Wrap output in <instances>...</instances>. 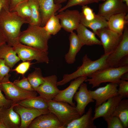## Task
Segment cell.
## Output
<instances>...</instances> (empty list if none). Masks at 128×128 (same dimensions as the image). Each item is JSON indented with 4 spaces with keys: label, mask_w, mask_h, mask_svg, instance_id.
I'll return each mask as SVG.
<instances>
[{
    "label": "cell",
    "mask_w": 128,
    "mask_h": 128,
    "mask_svg": "<svg viewBox=\"0 0 128 128\" xmlns=\"http://www.w3.org/2000/svg\"><path fill=\"white\" fill-rule=\"evenodd\" d=\"M27 22L16 11H10L9 8H3L0 11V28L6 37L7 44L12 46L18 41L22 25Z\"/></svg>",
    "instance_id": "obj_1"
},
{
    "label": "cell",
    "mask_w": 128,
    "mask_h": 128,
    "mask_svg": "<svg viewBox=\"0 0 128 128\" xmlns=\"http://www.w3.org/2000/svg\"><path fill=\"white\" fill-rule=\"evenodd\" d=\"M109 55L104 54L99 58L94 61L91 60L87 55H85L82 58V65L78 67L77 70L73 73L64 75L62 79L57 81V86L64 85L79 77H88L98 70L109 67L107 63V60Z\"/></svg>",
    "instance_id": "obj_2"
},
{
    "label": "cell",
    "mask_w": 128,
    "mask_h": 128,
    "mask_svg": "<svg viewBox=\"0 0 128 128\" xmlns=\"http://www.w3.org/2000/svg\"><path fill=\"white\" fill-rule=\"evenodd\" d=\"M51 37L44 27L29 24L26 30L21 32L18 40L25 45L47 51L48 42Z\"/></svg>",
    "instance_id": "obj_3"
},
{
    "label": "cell",
    "mask_w": 128,
    "mask_h": 128,
    "mask_svg": "<svg viewBox=\"0 0 128 128\" xmlns=\"http://www.w3.org/2000/svg\"><path fill=\"white\" fill-rule=\"evenodd\" d=\"M128 72V66L119 67H108L100 69L92 74L86 82L91 85L93 88L99 86L102 83L110 82L118 84L121 76Z\"/></svg>",
    "instance_id": "obj_4"
},
{
    "label": "cell",
    "mask_w": 128,
    "mask_h": 128,
    "mask_svg": "<svg viewBox=\"0 0 128 128\" xmlns=\"http://www.w3.org/2000/svg\"><path fill=\"white\" fill-rule=\"evenodd\" d=\"M50 112L54 114L64 126L81 116L76 108L65 102L46 101Z\"/></svg>",
    "instance_id": "obj_5"
},
{
    "label": "cell",
    "mask_w": 128,
    "mask_h": 128,
    "mask_svg": "<svg viewBox=\"0 0 128 128\" xmlns=\"http://www.w3.org/2000/svg\"><path fill=\"white\" fill-rule=\"evenodd\" d=\"M12 47L20 60L23 61L35 60L38 63H49L48 51L24 45L19 41Z\"/></svg>",
    "instance_id": "obj_6"
},
{
    "label": "cell",
    "mask_w": 128,
    "mask_h": 128,
    "mask_svg": "<svg viewBox=\"0 0 128 128\" xmlns=\"http://www.w3.org/2000/svg\"><path fill=\"white\" fill-rule=\"evenodd\" d=\"M10 76L9 74L0 82L1 89L4 92L7 99L17 103L23 100L37 96L38 93L36 91H25L16 86L9 81Z\"/></svg>",
    "instance_id": "obj_7"
},
{
    "label": "cell",
    "mask_w": 128,
    "mask_h": 128,
    "mask_svg": "<svg viewBox=\"0 0 128 128\" xmlns=\"http://www.w3.org/2000/svg\"><path fill=\"white\" fill-rule=\"evenodd\" d=\"M95 34L100 38L105 54H110L113 52L119 44L122 36L108 27L98 30Z\"/></svg>",
    "instance_id": "obj_8"
},
{
    "label": "cell",
    "mask_w": 128,
    "mask_h": 128,
    "mask_svg": "<svg viewBox=\"0 0 128 128\" xmlns=\"http://www.w3.org/2000/svg\"><path fill=\"white\" fill-rule=\"evenodd\" d=\"M128 12V6L123 0H105L99 4L97 14L107 21L112 16Z\"/></svg>",
    "instance_id": "obj_9"
},
{
    "label": "cell",
    "mask_w": 128,
    "mask_h": 128,
    "mask_svg": "<svg viewBox=\"0 0 128 128\" xmlns=\"http://www.w3.org/2000/svg\"><path fill=\"white\" fill-rule=\"evenodd\" d=\"M127 55H128V29L127 26L119 44L107 58V63L108 67H117L120 60Z\"/></svg>",
    "instance_id": "obj_10"
},
{
    "label": "cell",
    "mask_w": 128,
    "mask_h": 128,
    "mask_svg": "<svg viewBox=\"0 0 128 128\" xmlns=\"http://www.w3.org/2000/svg\"><path fill=\"white\" fill-rule=\"evenodd\" d=\"M59 13L56 15L60 20L62 28L70 33L76 30L80 23V13L77 10L66 9Z\"/></svg>",
    "instance_id": "obj_11"
},
{
    "label": "cell",
    "mask_w": 128,
    "mask_h": 128,
    "mask_svg": "<svg viewBox=\"0 0 128 128\" xmlns=\"http://www.w3.org/2000/svg\"><path fill=\"white\" fill-rule=\"evenodd\" d=\"M14 110L19 115L21 119L20 128H28L32 121L36 117L50 112L48 108L39 109L27 108L17 104L14 107Z\"/></svg>",
    "instance_id": "obj_12"
},
{
    "label": "cell",
    "mask_w": 128,
    "mask_h": 128,
    "mask_svg": "<svg viewBox=\"0 0 128 128\" xmlns=\"http://www.w3.org/2000/svg\"><path fill=\"white\" fill-rule=\"evenodd\" d=\"M57 77L53 75L44 77L43 83L35 90L45 101L53 99L60 90L57 85Z\"/></svg>",
    "instance_id": "obj_13"
},
{
    "label": "cell",
    "mask_w": 128,
    "mask_h": 128,
    "mask_svg": "<svg viewBox=\"0 0 128 128\" xmlns=\"http://www.w3.org/2000/svg\"><path fill=\"white\" fill-rule=\"evenodd\" d=\"M118 84L110 83L94 91L89 90L93 99L95 100V108L110 98L118 95Z\"/></svg>",
    "instance_id": "obj_14"
},
{
    "label": "cell",
    "mask_w": 128,
    "mask_h": 128,
    "mask_svg": "<svg viewBox=\"0 0 128 128\" xmlns=\"http://www.w3.org/2000/svg\"><path fill=\"white\" fill-rule=\"evenodd\" d=\"M87 79V77L82 76L74 79L67 88L60 90L58 94L52 100L66 102L72 106H76L75 103L73 101L74 96L81 84L85 81Z\"/></svg>",
    "instance_id": "obj_15"
},
{
    "label": "cell",
    "mask_w": 128,
    "mask_h": 128,
    "mask_svg": "<svg viewBox=\"0 0 128 128\" xmlns=\"http://www.w3.org/2000/svg\"><path fill=\"white\" fill-rule=\"evenodd\" d=\"M28 128H65L56 116L50 112L36 117Z\"/></svg>",
    "instance_id": "obj_16"
},
{
    "label": "cell",
    "mask_w": 128,
    "mask_h": 128,
    "mask_svg": "<svg viewBox=\"0 0 128 128\" xmlns=\"http://www.w3.org/2000/svg\"><path fill=\"white\" fill-rule=\"evenodd\" d=\"M73 98L77 103L76 107L81 116L85 113L87 105L95 101L88 89L87 85L84 82L80 85L78 90L76 92Z\"/></svg>",
    "instance_id": "obj_17"
},
{
    "label": "cell",
    "mask_w": 128,
    "mask_h": 128,
    "mask_svg": "<svg viewBox=\"0 0 128 128\" xmlns=\"http://www.w3.org/2000/svg\"><path fill=\"white\" fill-rule=\"evenodd\" d=\"M17 103L13 102L9 107L0 109V121L6 128H19L21 124L19 114L14 110Z\"/></svg>",
    "instance_id": "obj_18"
},
{
    "label": "cell",
    "mask_w": 128,
    "mask_h": 128,
    "mask_svg": "<svg viewBox=\"0 0 128 128\" xmlns=\"http://www.w3.org/2000/svg\"><path fill=\"white\" fill-rule=\"evenodd\" d=\"M123 98L118 95L110 98L95 108L93 120L100 117L104 118L112 115L117 105Z\"/></svg>",
    "instance_id": "obj_19"
},
{
    "label": "cell",
    "mask_w": 128,
    "mask_h": 128,
    "mask_svg": "<svg viewBox=\"0 0 128 128\" xmlns=\"http://www.w3.org/2000/svg\"><path fill=\"white\" fill-rule=\"evenodd\" d=\"M42 19L41 26L44 27L49 19L61 9V4L55 3L54 0H37Z\"/></svg>",
    "instance_id": "obj_20"
},
{
    "label": "cell",
    "mask_w": 128,
    "mask_h": 128,
    "mask_svg": "<svg viewBox=\"0 0 128 128\" xmlns=\"http://www.w3.org/2000/svg\"><path fill=\"white\" fill-rule=\"evenodd\" d=\"M107 21L109 29L122 35L128 24V14L126 13L116 14L111 16Z\"/></svg>",
    "instance_id": "obj_21"
},
{
    "label": "cell",
    "mask_w": 128,
    "mask_h": 128,
    "mask_svg": "<svg viewBox=\"0 0 128 128\" xmlns=\"http://www.w3.org/2000/svg\"><path fill=\"white\" fill-rule=\"evenodd\" d=\"M69 40V48L68 52L65 55L64 58L67 63L71 64L75 62L77 54L83 45L77 34L73 32H70Z\"/></svg>",
    "instance_id": "obj_22"
},
{
    "label": "cell",
    "mask_w": 128,
    "mask_h": 128,
    "mask_svg": "<svg viewBox=\"0 0 128 128\" xmlns=\"http://www.w3.org/2000/svg\"><path fill=\"white\" fill-rule=\"evenodd\" d=\"M92 109L90 107L86 113L71 122L65 128H96L92 115Z\"/></svg>",
    "instance_id": "obj_23"
},
{
    "label": "cell",
    "mask_w": 128,
    "mask_h": 128,
    "mask_svg": "<svg viewBox=\"0 0 128 128\" xmlns=\"http://www.w3.org/2000/svg\"><path fill=\"white\" fill-rule=\"evenodd\" d=\"M77 34L83 46L102 45L100 40L93 32L80 23L76 30Z\"/></svg>",
    "instance_id": "obj_24"
},
{
    "label": "cell",
    "mask_w": 128,
    "mask_h": 128,
    "mask_svg": "<svg viewBox=\"0 0 128 128\" xmlns=\"http://www.w3.org/2000/svg\"><path fill=\"white\" fill-rule=\"evenodd\" d=\"M16 54L13 47L6 43L0 47V58L3 59L6 65L10 68L20 60Z\"/></svg>",
    "instance_id": "obj_25"
},
{
    "label": "cell",
    "mask_w": 128,
    "mask_h": 128,
    "mask_svg": "<svg viewBox=\"0 0 128 128\" xmlns=\"http://www.w3.org/2000/svg\"><path fill=\"white\" fill-rule=\"evenodd\" d=\"M80 14V23L91 29L95 33L98 30L108 27L107 21L97 14L93 19L89 20L86 19L81 13Z\"/></svg>",
    "instance_id": "obj_26"
},
{
    "label": "cell",
    "mask_w": 128,
    "mask_h": 128,
    "mask_svg": "<svg viewBox=\"0 0 128 128\" xmlns=\"http://www.w3.org/2000/svg\"><path fill=\"white\" fill-rule=\"evenodd\" d=\"M112 115L120 119L124 128H128V99H122L115 108Z\"/></svg>",
    "instance_id": "obj_27"
},
{
    "label": "cell",
    "mask_w": 128,
    "mask_h": 128,
    "mask_svg": "<svg viewBox=\"0 0 128 128\" xmlns=\"http://www.w3.org/2000/svg\"><path fill=\"white\" fill-rule=\"evenodd\" d=\"M17 103L19 105L27 108L39 109L48 108L46 101L39 96L27 98Z\"/></svg>",
    "instance_id": "obj_28"
},
{
    "label": "cell",
    "mask_w": 128,
    "mask_h": 128,
    "mask_svg": "<svg viewBox=\"0 0 128 128\" xmlns=\"http://www.w3.org/2000/svg\"><path fill=\"white\" fill-rule=\"evenodd\" d=\"M28 2L31 14V23L29 24L41 26L42 19L37 0H28Z\"/></svg>",
    "instance_id": "obj_29"
},
{
    "label": "cell",
    "mask_w": 128,
    "mask_h": 128,
    "mask_svg": "<svg viewBox=\"0 0 128 128\" xmlns=\"http://www.w3.org/2000/svg\"><path fill=\"white\" fill-rule=\"evenodd\" d=\"M28 0L23 1L16 7L14 11L16 12L19 15L30 24L31 18V11Z\"/></svg>",
    "instance_id": "obj_30"
},
{
    "label": "cell",
    "mask_w": 128,
    "mask_h": 128,
    "mask_svg": "<svg viewBox=\"0 0 128 128\" xmlns=\"http://www.w3.org/2000/svg\"><path fill=\"white\" fill-rule=\"evenodd\" d=\"M44 27L48 33L51 35L57 34L62 28L59 18L55 15L49 19Z\"/></svg>",
    "instance_id": "obj_31"
},
{
    "label": "cell",
    "mask_w": 128,
    "mask_h": 128,
    "mask_svg": "<svg viewBox=\"0 0 128 128\" xmlns=\"http://www.w3.org/2000/svg\"><path fill=\"white\" fill-rule=\"evenodd\" d=\"M44 77L40 68H35L34 71L29 74L27 78L32 87L36 90L44 82Z\"/></svg>",
    "instance_id": "obj_32"
},
{
    "label": "cell",
    "mask_w": 128,
    "mask_h": 128,
    "mask_svg": "<svg viewBox=\"0 0 128 128\" xmlns=\"http://www.w3.org/2000/svg\"><path fill=\"white\" fill-rule=\"evenodd\" d=\"M98 2V0H69L66 5L62 7L58 12L59 13L75 6L79 5L82 6L91 3Z\"/></svg>",
    "instance_id": "obj_33"
},
{
    "label": "cell",
    "mask_w": 128,
    "mask_h": 128,
    "mask_svg": "<svg viewBox=\"0 0 128 128\" xmlns=\"http://www.w3.org/2000/svg\"><path fill=\"white\" fill-rule=\"evenodd\" d=\"M103 118L107 123L108 128H124L120 119L116 116L111 115Z\"/></svg>",
    "instance_id": "obj_34"
},
{
    "label": "cell",
    "mask_w": 128,
    "mask_h": 128,
    "mask_svg": "<svg viewBox=\"0 0 128 128\" xmlns=\"http://www.w3.org/2000/svg\"><path fill=\"white\" fill-rule=\"evenodd\" d=\"M13 83L16 86L22 90L29 91H35L27 78L24 76L21 80H15Z\"/></svg>",
    "instance_id": "obj_35"
},
{
    "label": "cell",
    "mask_w": 128,
    "mask_h": 128,
    "mask_svg": "<svg viewBox=\"0 0 128 128\" xmlns=\"http://www.w3.org/2000/svg\"><path fill=\"white\" fill-rule=\"evenodd\" d=\"M119 87L118 89V94L123 98L128 97V81L121 80L118 84Z\"/></svg>",
    "instance_id": "obj_36"
},
{
    "label": "cell",
    "mask_w": 128,
    "mask_h": 128,
    "mask_svg": "<svg viewBox=\"0 0 128 128\" xmlns=\"http://www.w3.org/2000/svg\"><path fill=\"white\" fill-rule=\"evenodd\" d=\"M82 6V12L81 13L86 19L90 20L95 17L96 14L92 9L87 5Z\"/></svg>",
    "instance_id": "obj_37"
},
{
    "label": "cell",
    "mask_w": 128,
    "mask_h": 128,
    "mask_svg": "<svg viewBox=\"0 0 128 128\" xmlns=\"http://www.w3.org/2000/svg\"><path fill=\"white\" fill-rule=\"evenodd\" d=\"M31 64L29 61H23L13 70L16 71L18 73L24 75L28 70Z\"/></svg>",
    "instance_id": "obj_38"
},
{
    "label": "cell",
    "mask_w": 128,
    "mask_h": 128,
    "mask_svg": "<svg viewBox=\"0 0 128 128\" xmlns=\"http://www.w3.org/2000/svg\"><path fill=\"white\" fill-rule=\"evenodd\" d=\"M10 68L5 64L4 60L0 58V82L9 74Z\"/></svg>",
    "instance_id": "obj_39"
},
{
    "label": "cell",
    "mask_w": 128,
    "mask_h": 128,
    "mask_svg": "<svg viewBox=\"0 0 128 128\" xmlns=\"http://www.w3.org/2000/svg\"><path fill=\"white\" fill-rule=\"evenodd\" d=\"M13 102L11 100L5 97L1 92L0 87V109L8 108Z\"/></svg>",
    "instance_id": "obj_40"
},
{
    "label": "cell",
    "mask_w": 128,
    "mask_h": 128,
    "mask_svg": "<svg viewBox=\"0 0 128 128\" xmlns=\"http://www.w3.org/2000/svg\"><path fill=\"white\" fill-rule=\"evenodd\" d=\"M28 0H9V10L10 11H14L16 6L20 3Z\"/></svg>",
    "instance_id": "obj_41"
},
{
    "label": "cell",
    "mask_w": 128,
    "mask_h": 128,
    "mask_svg": "<svg viewBox=\"0 0 128 128\" xmlns=\"http://www.w3.org/2000/svg\"><path fill=\"white\" fill-rule=\"evenodd\" d=\"M128 66V55L122 58L119 62L117 67Z\"/></svg>",
    "instance_id": "obj_42"
},
{
    "label": "cell",
    "mask_w": 128,
    "mask_h": 128,
    "mask_svg": "<svg viewBox=\"0 0 128 128\" xmlns=\"http://www.w3.org/2000/svg\"><path fill=\"white\" fill-rule=\"evenodd\" d=\"M7 42V39L4 32L0 28V47Z\"/></svg>",
    "instance_id": "obj_43"
},
{
    "label": "cell",
    "mask_w": 128,
    "mask_h": 128,
    "mask_svg": "<svg viewBox=\"0 0 128 128\" xmlns=\"http://www.w3.org/2000/svg\"><path fill=\"white\" fill-rule=\"evenodd\" d=\"M9 0H0V11L3 8H9Z\"/></svg>",
    "instance_id": "obj_44"
},
{
    "label": "cell",
    "mask_w": 128,
    "mask_h": 128,
    "mask_svg": "<svg viewBox=\"0 0 128 128\" xmlns=\"http://www.w3.org/2000/svg\"><path fill=\"white\" fill-rule=\"evenodd\" d=\"M121 80L128 81V72L123 74L121 77Z\"/></svg>",
    "instance_id": "obj_45"
},
{
    "label": "cell",
    "mask_w": 128,
    "mask_h": 128,
    "mask_svg": "<svg viewBox=\"0 0 128 128\" xmlns=\"http://www.w3.org/2000/svg\"><path fill=\"white\" fill-rule=\"evenodd\" d=\"M67 0H54L55 3L58 4H61L62 3H63Z\"/></svg>",
    "instance_id": "obj_46"
},
{
    "label": "cell",
    "mask_w": 128,
    "mask_h": 128,
    "mask_svg": "<svg viewBox=\"0 0 128 128\" xmlns=\"http://www.w3.org/2000/svg\"><path fill=\"white\" fill-rule=\"evenodd\" d=\"M0 128H6L3 123L0 121Z\"/></svg>",
    "instance_id": "obj_47"
},
{
    "label": "cell",
    "mask_w": 128,
    "mask_h": 128,
    "mask_svg": "<svg viewBox=\"0 0 128 128\" xmlns=\"http://www.w3.org/2000/svg\"><path fill=\"white\" fill-rule=\"evenodd\" d=\"M123 1L128 6V0H123Z\"/></svg>",
    "instance_id": "obj_48"
},
{
    "label": "cell",
    "mask_w": 128,
    "mask_h": 128,
    "mask_svg": "<svg viewBox=\"0 0 128 128\" xmlns=\"http://www.w3.org/2000/svg\"><path fill=\"white\" fill-rule=\"evenodd\" d=\"M105 0H98V2L100 1H104Z\"/></svg>",
    "instance_id": "obj_49"
}]
</instances>
